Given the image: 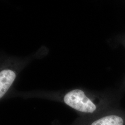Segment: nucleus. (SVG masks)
I'll use <instances>...</instances> for the list:
<instances>
[{
	"label": "nucleus",
	"mask_w": 125,
	"mask_h": 125,
	"mask_svg": "<svg viewBox=\"0 0 125 125\" xmlns=\"http://www.w3.org/2000/svg\"><path fill=\"white\" fill-rule=\"evenodd\" d=\"M63 101L68 106L83 114H93L98 110L97 106L80 89H74L67 93Z\"/></svg>",
	"instance_id": "obj_1"
},
{
	"label": "nucleus",
	"mask_w": 125,
	"mask_h": 125,
	"mask_svg": "<svg viewBox=\"0 0 125 125\" xmlns=\"http://www.w3.org/2000/svg\"><path fill=\"white\" fill-rule=\"evenodd\" d=\"M88 125H125V114L107 113L92 121Z\"/></svg>",
	"instance_id": "obj_2"
},
{
	"label": "nucleus",
	"mask_w": 125,
	"mask_h": 125,
	"mask_svg": "<svg viewBox=\"0 0 125 125\" xmlns=\"http://www.w3.org/2000/svg\"><path fill=\"white\" fill-rule=\"evenodd\" d=\"M16 78L15 72L11 70H3L0 72V98L9 90Z\"/></svg>",
	"instance_id": "obj_3"
}]
</instances>
